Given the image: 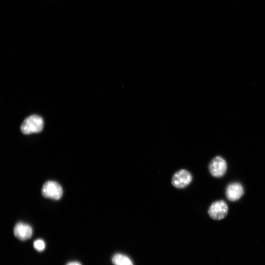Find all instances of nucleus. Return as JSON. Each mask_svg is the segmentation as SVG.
<instances>
[{
	"label": "nucleus",
	"instance_id": "1",
	"mask_svg": "<svg viewBox=\"0 0 265 265\" xmlns=\"http://www.w3.org/2000/svg\"><path fill=\"white\" fill-rule=\"evenodd\" d=\"M44 126L43 119L37 115H31L26 118L21 126V131L25 135L41 132Z\"/></svg>",
	"mask_w": 265,
	"mask_h": 265
},
{
	"label": "nucleus",
	"instance_id": "2",
	"mask_svg": "<svg viewBox=\"0 0 265 265\" xmlns=\"http://www.w3.org/2000/svg\"><path fill=\"white\" fill-rule=\"evenodd\" d=\"M62 187L55 181H49L46 182L42 188V194L46 198L59 200L62 198Z\"/></svg>",
	"mask_w": 265,
	"mask_h": 265
},
{
	"label": "nucleus",
	"instance_id": "3",
	"mask_svg": "<svg viewBox=\"0 0 265 265\" xmlns=\"http://www.w3.org/2000/svg\"><path fill=\"white\" fill-rule=\"evenodd\" d=\"M229 212V206L224 201L214 202L209 207L208 213L214 220H221L225 218Z\"/></svg>",
	"mask_w": 265,
	"mask_h": 265
},
{
	"label": "nucleus",
	"instance_id": "4",
	"mask_svg": "<svg viewBox=\"0 0 265 265\" xmlns=\"http://www.w3.org/2000/svg\"><path fill=\"white\" fill-rule=\"evenodd\" d=\"M193 181V176L190 172L182 169L173 175L171 179L172 185L176 188L182 189L190 185Z\"/></svg>",
	"mask_w": 265,
	"mask_h": 265
},
{
	"label": "nucleus",
	"instance_id": "5",
	"mask_svg": "<svg viewBox=\"0 0 265 265\" xmlns=\"http://www.w3.org/2000/svg\"><path fill=\"white\" fill-rule=\"evenodd\" d=\"M210 174L214 177H222L226 173L228 165L222 157L217 156L210 162L208 166Z\"/></svg>",
	"mask_w": 265,
	"mask_h": 265
},
{
	"label": "nucleus",
	"instance_id": "6",
	"mask_svg": "<svg viewBox=\"0 0 265 265\" xmlns=\"http://www.w3.org/2000/svg\"><path fill=\"white\" fill-rule=\"evenodd\" d=\"M244 194V187L239 183L235 182L230 184L226 189V197L231 202L239 200Z\"/></svg>",
	"mask_w": 265,
	"mask_h": 265
},
{
	"label": "nucleus",
	"instance_id": "7",
	"mask_svg": "<svg viewBox=\"0 0 265 265\" xmlns=\"http://www.w3.org/2000/svg\"><path fill=\"white\" fill-rule=\"evenodd\" d=\"M32 233L31 227L30 225L23 222L18 223L14 229L15 236L21 241H26L31 238Z\"/></svg>",
	"mask_w": 265,
	"mask_h": 265
},
{
	"label": "nucleus",
	"instance_id": "8",
	"mask_svg": "<svg viewBox=\"0 0 265 265\" xmlns=\"http://www.w3.org/2000/svg\"><path fill=\"white\" fill-rule=\"evenodd\" d=\"M112 262L115 265H134L128 257L120 253L113 256L112 258Z\"/></svg>",
	"mask_w": 265,
	"mask_h": 265
},
{
	"label": "nucleus",
	"instance_id": "9",
	"mask_svg": "<svg viewBox=\"0 0 265 265\" xmlns=\"http://www.w3.org/2000/svg\"><path fill=\"white\" fill-rule=\"evenodd\" d=\"M33 247L36 250L43 251L46 248V244L43 240L39 239L34 242Z\"/></svg>",
	"mask_w": 265,
	"mask_h": 265
},
{
	"label": "nucleus",
	"instance_id": "10",
	"mask_svg": "<svg viewBox=\"0 0 265 265\" xmlns=\"http://www.w3.org/2000/svg\"><path fill=\"white\" fill-rule=\"evenodd\" d=\"M66 265H82V264L78 262L74 261L68 263Z\"/></svg>",
	"mask_w": 265,
	"mask_h": 265
}]
</instances>
